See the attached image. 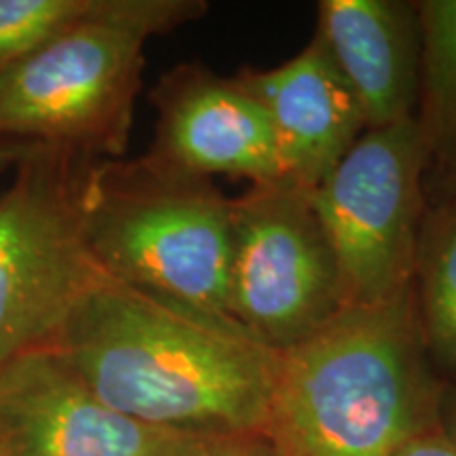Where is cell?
I'll return each instance as SVG.
<instances>
[{
  "label": "cell",
  "instance_id": "obj_15",
  "mask_svg": "<svg viewBox=\"0 0 456 456\" xmlns=\"http://www.w3.org/2000/svg\"><path fill=\"white\" fill-rule=\"evenodd\" d=\"M165 456H277L265 433H180Z\"/></svg>",
  "mask_w": 456,
  "mask_h": 456
},
{
  "label": "cell",
  "instance_id": "obj_19",
  "mask_svg": "<svg viewBox=\"0 0 456 456\" xmlns=\"http://www.w3.org/2000/svg\"><path fill=\"white\" fill-rule=\"evenodd\" d=\"M442 427L456 442V387L450 395H444L442 403Z\"/></svg>",
  "mask_w": 456,
  "mask_h": 456
},
{
  "label": "cell",
  "instance_id": "obj_2",
  "mask_svg": "<svg viewBox=\"0 0 456 456\" xmlns=\"http://www.w3.org/2000/svg\"><path fill=\"white\" fill-rule=\"evenodd\" d=\"M444 395L410 285L279 351L265 436L277 456H395L442 425Z\"/></svg>",
  "mask_w": 456,
  "mask_h": 456
},
{
  "label": "cell",
  "instance_id": "obj_18",
  "mask_svg": "<svg viewBox=\"0 0 456 456\" xmlns=\"http://www.w3.org/2000/svg\"><path fill=\"white\" fill-rule=\"evenodd\" d=\"M433 178V201L436 199H448V197H456V165L450 167L442 174L431 175Z\"/></svg>",
  "mask_w": 456,
  "mask_h": 456
},
{
  "label": "cell",
  "instance_id": "obj_13",
  "mask_svg": "<svg viewBox=\"0 0 456 456\" xmlns=\"http://www.w3.org/2000/svg\"><path fill=\"white\" fill-rule=\"evenodd\" d=\"M420 89L416 123L433 174L456 165V0H420Z\"/></svg>",
  "mask_w": 456,
  "mask_h": 456
},
{
  "label": "cell",
  "instance_id": "obj_10",
  "mask_svg": "<svg viewBox=\"0 0 456 456\" xmlns=\"http://www.w3.org/2000/svg\"><path fill=\"white\" fill-rule=\"evenodd\" d=\"M239 77L269 114L285 182L317 188L366 131L355 95L315 37L277 68H243Z\"/></svg>",
  "mask_w": 456,
  "mask_h": 456
},
{
  "label": "cell",
  "instance_id": "obj_6",
  "mask_svg": "<svg viewBox=\"0 0 456 456\" xmlns=\"http://www.w3.org/2000/svg\"><path fill=\"white\" fill-rule=\"evenodd\" d=\"M429 155L416 117L366 129L311 191L349 306L376 305L412 285L429 208Z\"/></svg>",
  "mask_w": 456,
  "mask_h": 456
},
{
  "label": "cell",
  "instance_id": "obj_9",
  "mask_svg": "<svg viewBox=\"0 0 456 456\" xmlns=\"http://www.w3.org/2000/svg\"><path fill=\"white\" fill-rule=\"evenodd\" d=\"M178 436L108 406L53 346L0 363V456H165Z\"/></svg>",
  "mask_w": 456,
  "mask_h": 456
},
{
  "label": "cell",
  "instance_id": "obj_11",
  "mask_svg": "<svg viewBox=\"0 0 456 456\" xmlns=\"http://www.w3.org/2000/svg\"><path fill=\"white\" fill-rule=\"evenodd\" d=\"M315 38L338 68L366 129L416 117L420 20L406 0H322Z\"/></svg>",
  "mask_w": 456,
  "mask_h": 456
},
{
  "label": "cell",
  "instance_id": "obj_4",
  "mask_svg": "<svg viewBox=\"0 0 456 456\" xmlns=\"http://www.w3.org/2000/svg\"><path fill=\"white\" fill-rule=\"evenodd\" d=\"M85 237L114 281L228 315L231 199L214 180L144 155L98 161L85 197Z\"/></svg>",
  "mask_w": 456,
  "mask_h": 456
},
{
  "label": "cell",
  "instance_id": "obj_14",
  "mask_svg": "<svg viewBox=\"0 0 456 456\" xmlns=\"http://www.w3.org/2000/svg\"><path fill=\"white\" fill-rule=\"evenodd\" d=\"M104 0H0V68L95 15Z\"/></svg>",
  "mask_w": 456,
  "mask_h": 456
},
{
  "label": "cell",
  "instance_id": "obj_8",
  "mask_svg": "<svg viewBox=\"0 0 456 456\" xmlns=\"http://www.w3.org/2000/svg\"><path fill=\"white\" fill-rule=\"evenodd\" d=\"M151 104L157 118L148 161L195 178L285 182L269 114L239 72L220 77L201 61H184L159 78Z\"/></svg>",
  "mask_w": 456,
  "mask_h": 456
},
{
  "label": "cell",
  "instance_id": "obj_12",
  "mask_svg": "<svg viewBox=\"0 0 456 456\" xmlns=\"http://www.w3.org/2000/svg\"><path fill=\"white\" fill-rule=\"evenodd\" d=\"M412 285L431 366L456 376V197L436 199L427 208Z\"/></svg>",
  "mask_w": 456,
  "mask_h": 456
},
{
  "label": "cell",
  "instance_id": "obj_16",
  "mask_svg": "<svg viewBox=\"0 0 456 456\" xmlns=\"http://www.w3.org/2000/svg\"><path fill=\"white\" fill-rule=\"evenodd\" d=\"M395 456H456V442L444 431L442 425L416 433L397 450Z\"/></svg>",
  "mask_w": 456,
  "mask_h": 456
},
{
  "label": "cell",
  "instance_id": "obj_1",
  "mask_svg": "<svg viewBox=\"0 0 456 456\" xmlns=\"http://www.w3.org/2000/svg\"><path fill=\"white\" fill-rule=\"evenodd\" d=\"M102 402L178 433H265L279 351L237 319L104 277L51 342Z\"/></svg>",
  "mask_w": 456,
  "mask_h": 456
},
{
  "label": "cell",
  "instance_id": "obj_5",
  "mask_svg": "<svg viewBox=\"0 0 456 456\" xmlns=\"http://www.w3.org/2000/svg\"><path fill=\"white\" fill-rule=\"evenodd\" d=\"M95 159L34 144L0 195V363L51 346L83 296L108 277L85 237Z\"/></svg>",
  "mask_w": 456,
  "mask_h": 456
},
{
  "label": "cell",
  "instance_id": "obj_7",
  "mask_svg": "<svg viewBox=\"0 0 456 456\" xmlns=\"http://www.w3.org/2000/svg\"><path fill=\"white\" fill-rule=\"evenodd\" d=\"M231 228L228 315L271 349L298 345L349 306L311 191L249 186L231 199Z\"/></svg>",
  "mask_w": 456,
  "mask_h": 456
},
{
  "label": "cell",
  "instance_id": "obj_3",
  "mask_svg": "<svg viewBox=\"0 0 456 456\" xmlns=\"http://www.w3.org/2000/svg\"><path fill=\"white\" fill-rule=\"evenodd\" d=\"M205 13L203 0H104L89 20L0 68V138L121 159L146 41Z\"/></svg>",
  "mask_w": 456,
  "mask_h": 456
},
{
  "label": "cell",
  "instance_id": "obj_17",
  "mask_svg": "<svg viewBox=\"0 0 456 456\" xmlns=\"http://www.w3.org/2000/svg\"><path fill=\"white\" fill-rule=\"evenodd\" d=\"M34 144H28V142L20 140H4L0 138V178L4 174H11L17 165H20L21 159L28 155Z\"/></svg>",
  "mask_w": 456,
  "mask_h": 456
}]
</instances>
